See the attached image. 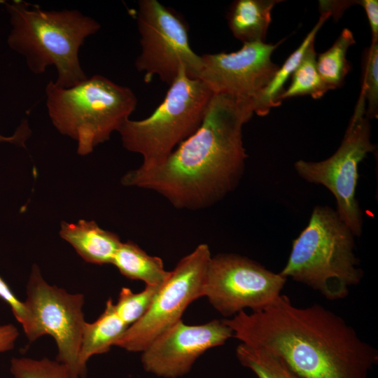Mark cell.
Wrapping results in <instances>:
<instances>
[{
	"label": "cell",
	"mask_w": 378,
	"mask_h": 378,
	"mask_svg": "<svg viewBox=\"0 0 378 378\" xmlns=\"http://www.w3.org/2000/svg\"><path fill=\"white\" fill-rule=\"evenodd\" d=\"M223 321L242 344L274 354L304 378H368L378 363V351L342 317L318 304L296 307L285 295Z\"/></svg>",
	"instance_id": "obj_1"
},
{
	"label": "cell",
	"mask_w": 378,
	"mask_h": 378,
	"mask_svg": "<svg viewBox=\"0 0 378 378\" xmlns=\"http://www.w3.org/2000/svg\"><path fill=\"white\" fill-rule=\"evenodd\" d=\"M253 113L251 100L213 94L200 127L163 164L150 171H130L121 183L156 192L179 209L213 206L242 176L247 157L242 127Z\"/></svg>",
	"instance_id": "obj_2"
},
{
	"label": "cell",
	"mask_w": 378,
	"mask_h": 378,
	"mask_svg": "<svg viewBox=\"0 0 378 378\" xmlns=\"http://www.w3.org/2000/svg\"><path fill=\"white\" fill-rule=\"evenodd\" d=\"M9 14V48L25 59L34 74L54 66L59 87H73L88 78L78 57L85 39L99 23L75 9L45 10L23 1H4Z\"/></svg>",
	"instance_id": "obj_3"
},
{
	"label": "cell",
	"mask_w": 378,
	"mask_h": 378,
	"mask_svg": "<svg viewBox=\"0 0 378 378\" xmlns=\"http://www.w3.org/2000/svg\"><path fill=\"white\" fill-rule=\"evenodd\" d=\"M354 237L336 211L316 206L308 225L293 240L288 261L279 273L328 300L343 299L363 275L354 253Z\"/></svg>",
	"instance_id": "obj_4"
},
{
	"label": "cell",
	"mask_w": 378,
	"mask_h": 378,
	"mask_svg": "<svg viewBox=\"0 0 378 378\" xmlns=\"http://www.w3.org/2000/svg\"><path fill=\"white\" fill-rule=\"evenodd\" d=\"M46 106L55 127L76 140L80 155L109 139L134 111L137 99L126 86L94 75L68 88L50 80L46 87Z\"/></svg>",
	"instance_id": "obj_5"
},
{
	"label": "cell",
	"mask_w": 378,
	"mask_h": 378,
	"mask_svg": "<svg viewBox=\"0 0 378 378\" xmlns=\"http://www.w3.org/2000/svg\"><path fill=\"white\" fill-rule=\"evenodd\" d=\"M212 96L204 83L181 66L154 112L143 120H127L118 130L123 147L143 158L137 169L150 171L163 164L200 127Z\"/></svg>",
	"instance_id": "obj_6"
},
{
	"label": "cell",
	"mask_w": 378,
	"mask_h": 378,
	"mask_svg": "<svg viewBox=\"0 0 378 378\" xmlns=\"http://www.w3.org/2000/svg\"><path fill=\"white\" fill-rule=\"evenodd\" d=\"M370 119L366 115V102L362 90L344 138L337 151L320 162L297 161V173L309 183L321 184L334 195L336 211L355 237L362 233V212L356 198L359 163L375 146L370 141Z\"/></svg>",
	"instance_id": "obj_7"
},
{
	"label": "cell",
	"mask_w": 378,
	"mask_h": 378,
	"mask_svg": "<svg viewBox=\"0 0 378 378\" xmlns=\"http://www.w3.org/2000/svg\"><path fill=\"white\" fill-rule=\"evenodd\" d=\"M136 22L141 50L135 66L146 82L157 76L170 86L181 66L198 78L201 56L191 48L187 25L178 13L157 0H140Z\"/></svg>",
	"instance_id": "obj_8"
},
{
	"label": "cell",
	"mask_w": 378,
	"mask_h": 378,
	"mask_svg": "<svg viewBox=\"0 0 378 378\" xmlns=\"http://www.w3.org/2000/svg\"><path fill=\"white\" fill-rule=\"evenodd\" d=\"M211 258L206 244L182 258L160 286L146 314L129 326L114 346L142 352L161 333L178 321L187 307L202 297L206 272Z\"/></svg>",
	"instance_id": "obj_9"
},
{
	"label": "cell",
	"mask_w": 378,
	"mask_h": 378,
	"mask_svg": "<svg viewBox=\"0 0 378 378\" xmlns=\"http://www.w3.org/2000/svg\"><path fill=\"white\" fill-rule=\"evenodd\" d=\"M287 279L246 257L232 253L211 256L203 296L224 316L245 309L259 311L280 295Z\"/></svg>",
	"instance_id": "obj_10"
},
{
	"label": "cell",
	"mask_w": 378,
	"mask_h": 378,
	"mask_svg": "<svg viewBox=\"0 0 378 378\" xmlns=\"http://www.w3.org/2000/svg\"><path fill=\"white\" fill-rule=\"evenodd\" d=\"M85 299L81 293H70L43 277L34 265L27 286L24 301L34 323L35 340L46 335L52 337L57 345L56 360L84 378L78 357L85 320Z\"/></svg>",
	"instance_id": "obj_11"
},
{
	"label": "cell",
	"mask_w": 378,
	"mask_h": 378,
	"mask_svg": "<svg viewBox=\"0 0 378 378\" xmlns=\"http://www.w3.org/2000/svg\"><path fill=\"white\" fill-rule=\"evenodd\" d=\"M283 41L244 43L236 52L202 55L197 79L213 94L249 99L255 106L279 68L271 57Z\"/></svg>",
	"instance_id": "obj_12"
},
{
	"label": "cell",
	"mask_w": 378,
	"mask_h": 378,
	"mask_svg": "<svg viewBox=\"0 0 378 378\" xmlns=\"http://www.w3.org/2000/svg\"><path fill=\"white\" fill-rule=\"evenodd\" d=\"M233 336L223 320L187 325L181 320L158 336L141 353L145 371L164 378L188 374L207 350L223 345Z\"/></svg>",
	"instance_id": "obj_13"
},
{
	"label": "cell",
	"mask_w": 378,
	"mask_h": 378,
	"mask_svg": "<svg viewBox=\"0 0 378 378\" xmlns=\"http://www.w3.org/2000/svg\"><path fill=\"white\" fill-rule=\"evenodd\" d=\"M59 234L89 263L112 264L121 241L111 232L102 229L94 221L62 223Z\"/></svg>",
	"instance_id": "obj_14"
},
{
	"label": "cell",
	"mask_w": 378,
	"mask_h": 378,
	"mask_svg": "<svg viewBox=\"0 0 378 378\" xmlns=\"http://www.w3.org/2000/svg\"><path fill=\"white\" fill-rule=\"evenodd\" d=\"M128 326L117 315L109 298L102 314L93 322H85L81 338L78 363L85 377L87 363L95 355L106 354L122 337Z\"/></svg>",
	"instance_id": "obj_15"
},
{
	"label": "cell",
	"mask_w": 378,
	"mask_h": 378,
	"mask_svg": "<svg viewBox=\"0 0 378 378\" xmlns=\"http://www.w3.org/2000/svg\"><path fill=\"white\" fill-rule=\"evenodd\" d=\"M280 0H237L227 13L230 29L244 43L264 42L272 21L271 13Z\"/></svg>",
	"instance_id": "obj_16"
},
{
	"label": "cell",
	"mask_w": 378,
	"mask_h": 378,
	"mask_svg": "<svg viewBox=\"0 0 378 378\" xmlns=\"http://www.w3.org/2000/svg\"><path fill=\"white\" fill-rule=\"evenodd\" d=\"M112 264L125 277L142 281L147 286H160L169 275L160 258L148 255L130 241L121 242Z\"/></svg>",
	"instance_id": "obj_17"
},
{
	"label": "cell",
	"mask_w": 378,
	"mask_h": 378,
	"mask_svg": "<svg viewBox=\"0 0 378 378\" xmlns=\"http://www.w3.org/2000/svg\"><path fill=\"white\" fill-rule=\"evenodd\" d=\"M328 13H321V16L300 46L279 66L272 81L265 90L260 99L255 103L254 113L264 116L269 113L270 108L281 104L279 97L284 90V84L291 76L302 60L309 46L314 41L316 35L325 22L330 18Z\"/></svg>",
	"instance_id": "obj_18"
},
{
	"label": "cell",
	"mask_w": 378,
	"mask_h": 378,
	"mask_svg": "<svg viewBox=\"0 0 378 378\" xmlns=\"http://www.w3.org/2000/svg\"><path fill=\"white\" fill-rule=\"evenodd\" d=\"M356 41L351 31L344 28L332 46L316 59L317 69L328 90L342 86L351 69L346 59L349 48Z\"/></svg>",
	"instance_id": "obj_19"
},
{
	"label": "cell",
	"mask_w": 378,
	"mask_h": 378,
	"mask_svg": "<svg viewBox=\"0 0 378 378\" xmlns=\"http://www.w3.org/2000/svg\"><path fill=\"white\" fill-rule=\"evenodd\" d=\"M289 86L279 97V102L296 96L310 95L321 98L329 90L317 69L314 41L307 48L299 65L291 75Z\"/></svg>",
	"instance_id": "obj_20"
},
{
	"label": "cell",
	"mask_w": 378,
	"mask_h": 378,
	"mask_svg": "<svg viewBox=\"0 0 378 378\" xmlns=\"http://www.w3.org/2000/svg\"><path fill=\"white\" fill-rule=\"evenodd\" d=\"M239 363L251 370L257 378H304L279 357L259 348L241 343L236 349Z\"/></svg>",
	"instance_id": "obj_21"
},
{
	"label": "cell",
	"mask_w": 378,
	"mask_h": 378,
	"mask_svg": "<svg viewBox=\"0 0 378 378\" xmlns=\"http://www.w3.org/2000/svg\"><path fill=\"white\" fill-rule=\"evenodd\" d=\"M10 371L13 378H81L66 365L48 358H13Z\"/></svg>",
	"instance_id": "obj_22"
},
{
	"label": "cell",
	"mask_w": 378,
	"mask_h": 378,
	"mask_svg": "<svg viewBox=\"0 0 378 378\" xmlns=\"http://www.w3.org/2000/svg\"><path fill=\"white\" fill-rule=\"evenodd\" d=\"M161 285H146L139 293H134L129 288H122L114 304L117 315L128 327L139 321L149 309Z\"/></svg>",
	"instance_id": "obj_23"
},
{
	"label": "cell",
	"mask_w": 378,
	"mask_h": 378,
	"mask_svg": "<svg viewBox=\"0 0 378 378\" xmlns=\"http://www.w3.org/2000/svg\"><path fill=\"white\" fill-rule=\"evenodd\" d=\"M360 90L366 102V115L369 119L378 116V41H372L366 50L363 64Z\"/></svg>",
	"instance_id": "obj_24"
},
{
	"label": "cell",
	"mask_w": 378,
	"mask_h": 378,
	"mask_svg": "<svg viewBox=\"0 0 378 378\" xmlns=\"http://www.w3.org/2000/svg\"><path fill=\"white\" fill-rule=\"evenodd\" d=\"M0 298L9 305L16 320L21 324L29 342L34 338V323L31 314L24 302L20 301L0 276Z\"/></svg>",
	"instance_id": "obj_25"
},
{
	"label": "cell",
	"mask_w": 378,
	"mask_h": 378,
	"mask_svg": "<svg viewBox=\"0 0 378 378\" xmlns=\"http://www.w3.org/2000/svg\"><path fill=\"white\" fill-rule=\"evenodd\" d=\"M367 15L371 33L372 41H378V1L377 0L358 1Z\"/></svg>",
	"instance_id": "obj_26"
},
{
	"label": "cell",
	"mask_w": 378,
	"mask_h": 378,
	"mask_svg": "<svg viewBox=\"0 0 378 378\" xmlns=\"http://www.w3.org/2000/svg\"><path fill=\"white\" fill-rule=\"evenodd\" d=\"M18 336V330L14 325L11 323L1 325L0 353L13 349Z\"/></svg>",
	"instance_id": "obj_27"
},
{
	"label": "cell",
	"mask_w": 378,
	"mask_h": 378,
	"mask_svg": "<svg viewBox=\"0 0 378 378\" xmlns=\"http://www.w3.org/2000/svg\"><path fill=\"white\" fill-rule=\"evenodd\" d=\"M354 4H358V1H320L319 8L321 13H328L335 19H338L346 8Z\"/></svg>",
	"instance_id": "obj_28"
},
{
	"label": "cell",
	"mask_w": 378,
	"mask_h": 378,
	"mask_svg": "<svg viewBox=\"0 0 378 378\" xmlns=\"http://www.w3.org/2000/svg\"><path fill=\"white\" fill-rule=\"evenodd\" d=\"M31 134V130L27 120H23L11 136L0 134V143L6 142L24 147L25 142Z\"/></svg>",
	"instance_id": "obj_29"
}]
</instances>
